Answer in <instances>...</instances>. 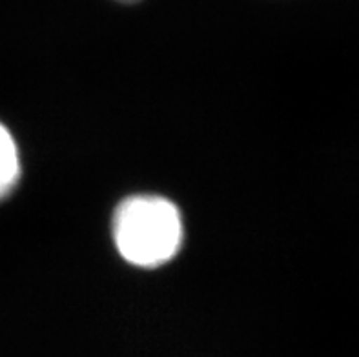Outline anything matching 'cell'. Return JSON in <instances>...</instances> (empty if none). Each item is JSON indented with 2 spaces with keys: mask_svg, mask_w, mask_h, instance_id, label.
<instances>
[{
  "mask_svg": "<svg viewBox=\"0 0 359 357\" xmlns=\"http://www.w3.org/2000/svg\"><path fill=\"white\" fill-rule=\"evenodd\" d=\"M111 231L118 253L141 268L172 261L184 237L179 208L157 195H135L123 201L115 210Z\"/></svg>",
  "mask_w": 359,
  "mask_h": 357,
  "instance_id": "cell-1",
  "label": "cell"
},
{
  "mask_svg": "<svg viewBox=\"0 0 359 357\" xmlns=\"http://www.w3.org/2000/svg\"><path fill=\"white\" fill-rule=\"evenodd\" d=\"M20 179V157L13 135L0 124V201L6 199Z\"/></svg>",
  "mask_w": 359,
  "mask_h": 357,
  "instance_id": "cell-2",
  "label": "cell"
},
{
  "mask_svg": "<svg viewBox=\"0 0 359 357\" xmlns=\"http://www.w3.org/2000/svg\"><path fill=\"white\" fill-rule=\"evenodd\" d=\"M121 2H137V0H121Z\"/></svg>",
  "mask_w": 359,
  "mask_h": 357,
  "instance_id": "cell-3",
  "label": "cell"
}]
</instances>
